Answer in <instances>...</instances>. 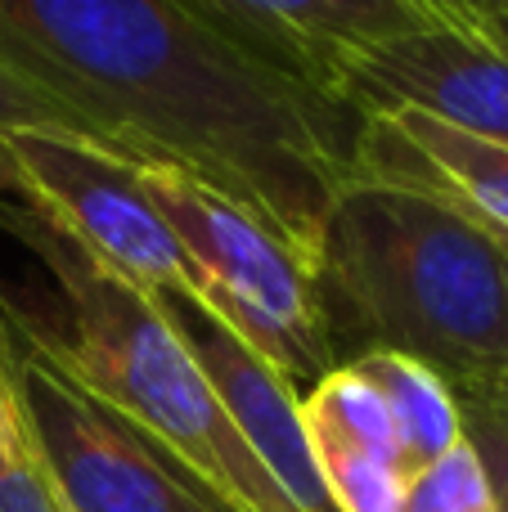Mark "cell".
<instances>
[{
  "mask_svg": "<svg viewBox=\"0 0 508 512\" xmlns=\"http://www.w3.org/2000/svg\"><path fill=\"white\" fill-rule=\"evenodd\" d=\"M23 126H41V131H72L86 135V126L77 117H68L59 104H50L45 95H36L23 77L0 63V131H23ZM95 140V135H90Z\"/></svg>",
  "mask_w": 508,
  "mask_h": 512,
  "instance_id": "15",
  "label": "cell"
},
{
  "mask_svg": "<svg viewBox=\"0 0 508 512\" xmlns=\"http://www.w3.org/2000/svg\"><path fill=\"white\" fill-rule=\"evenodd\" d=\"M14 369L27 423L68 512H234L23 333H14Z\"/></svg>",
  "mask_w": 508,
  "mask_h": 512,
  "instance_id": "5",
  "label": "cell"
},
{
  "mask_svg": "<svg viewBox=\"0 0 508 512\" xmlns=\"http://www.w3.org/2000/svg\"><path fill=\"white\" fill-rule=\"evenodd\" d=\"M432 5L450 9V14H491V9H504L508 0H432Z\"/></svg>",
  "mask_w": 508,
  "mask_h": 512,
  "instance_id": "18",
  "label": "cell"
},
{
  "mask_svg": "<svg viewBox=\"0 0 508 512\" xmlns=\"http://www.w3.org/2000/svg\"><path fill=\"white\" fill-rule=\"evenodd\" d=\"M0 135L32 189L36 212L50 216L68 239L153 297H194V265L144 194L135 171L140 162L72 131L23 126Z\"/></svg>",
  "mask_w": 508,
  "mask_h": 512,
  "instance_id": "6",
  "label": "cell"
},
{
  "mask_svg": "<svg viewBox=\"0 0 508 512\" xmlns=\"http://www.w3.org/2000/svg\"><path fill=\"white\" fill-rule=\"evenodd\" d=\"M347 369H356L360 378L383 396L410 481L419 477L423 468H432L437 459H446V454L464 441L459 396L428 364L410 360V355H396V351H374V355L351 360Z\"/></svg>",
  "mask_w": 508,
  "mask_h": 512,
  "instance_id": "11",
  "label": "cell"
},
{
  "mask_svg": "<svg viewBox=\"0 0 508 512\" xmlns=\"http://www.w3.org/2000/svg\"><path fill=\"white\" fill-rule=\"evenodd\" d=\"M459 418H464V441L473 445L491 481L495 508L508 512V396H495V391L459 396Z\"/></svg>",
  "mask_w": 508,
  "mask_h": 512,
  "instance_id": "14",
  "label": "cell"
},
{
  "mask_svg": "<svg viewBox=\"0 0 508 512\" xmlns=\"http://www.w3.org/2000/svg\"><path fill=\"white\" fill-rule=\"evenodd\" d=\"M257 68L333 99L369 50L446 23L432 0H176Z\"/></svg>",
  "mask_w": 508,
  "mask_h": 512,
  "instance_id": "7",
  "label": "cell"
},
{
  "mask_svg": "<svg viewBox=\"0 0 508 512\" xmlns=\"http://www.w3.org/2000/svg\"><path fill=\"white\" fill-rule=\"evenodd\" d=\"M0 512H68L54 490L50 468H45L32 423H27L23 396H18L5 292H0Z\"/></svg>",
  "mask_w": 508,
  "mask_h": 512,
  "instance_id": "12",
  "label": "cell"
},
{
  "mask_svg": "<svg viewBox=\"0 0 508 512\" xmlns=\"http://www.w3.org/2000/svg\"><path fill=\"white\" fill-rule=\"evenodd\" d=\"M401 512H500V508H495L491 481H486L473 445L459 441L446 459H437L410 481V495H405Z\"/></svg>",
  "mask_w": 508,
  "mask_h": 512,
  "instance_id": "13",
  "label": "cell"
},
{
  "mask_svg": "<svg viewBox=\"0 0 508 512\" xmlns=\"http://www.w3.org/2000/svg\"><path fill=\"white\" fill-rule=\"evenodd\" d=\"M27 212H36L32 189H27L23 171H18L14 153H9L5 135H0V230H14Z\"/></svg>",
  "mask_w": 508,
  "mask_h": 512,
  "instance_id": "16",
  "label": "cell"
},
{
  "mask_svg": "<svg viewBox=\"0 0 508 512\" xmlns=\"http://www.w3.org/2000/svg\"><path fill=\"white\" fill-rule=\"evenodd\" d=\"M0 63L131 162L225 189L315 252L365 117L257 68L176 0H0Z\"/></svg>",
  "mask_w": 508,
  "mask_h": 512,
  "instance_id": "1",
  "label": "cell"
},
{
  "mask_svg": "<svg viewBox=\"0 0 508 512\" xmlns=\"http://www.w3.org/2000/svg\"><path fill=\"white\" fill-rule=\"evenodd\" d=\"M356 176L401 185L455 207L508 243V149L414 108L369 113L356 140Z\"/></svg>",
  "mask_w": 508,
  "mask_h": 512,
  "instance_id": "10",
  "label": "cell"
},
{
  "mask_svg": "<svg viewBox=\"0 0 508 512\" xmlns=\"http://www.w3.org/2000/svg\"><path fill=\"white\" fill-rule=\"evenodd\" d=\"M464 18L486 36V41L500 45V50L508 54V5L504 9H491V14H464Z\"/></svg>",
  "mask_w": 508,
  "mask_h": 512,
  "instance_id": "17",
  "label": "cell"
},
{
  "mask_svg": "<svg viewBox=\"0 0 508 512\" xmlns=\"http://www.w3.org/2000/svg\"><path fill=\"white\" fill-rule=\"evenodd\" d=\"M162 310L171 315L176 333L198 355L203 373L212 378L221 405L230 409L234 427L243 432L248 450L261 459L284 499L297 512H333L324 481L315 472V454L306 441L297 391L279 373H270L221 319H212L194 297H158Z\"/></svg>",
  "mask_w": 508,
  "mask_h": 512,
  "instance_id": "9",
  "label": "cell"
},
{
  "mask_svg": "<svg viewBox=\"0 0 508 512\" xmlns=\"http://www.w3.org/2000/svg\"><path fill=\"white\" fill-rule=\"evenodd\" d=\"M140 185L194 265V301L302 396L333 369L315 310L311 256L225 189L140 162Z\"/></svg>",
  "mask_w": 508,
  "mask_h": 512,
  "instance_id": "4",
  "label": "cell"
},
{
  "mask_svg": "<svg viewBox=\"0 0 508 512\" xmlns=\"http://www.w3.org/2000/svg\"><path fill=\"white\" fill-rule=\"evenodd\" d=\"M338 104L369 113L414 108L508 149V54L464 14L369 50L347 72Z\"/></svg>",
  "mask_w": 508,
  "mask_h": 512,
  "instance_id": "8",
  "label": "cell"
},
{
  "mask_svg": "<svg viewBox=\"0 0 508 512\" xmlns=\"http://www.w3.org/2000/svg\"><path fill=\"white\" fill-rule=\"evenodd\" d=\"M504 252H508V243H504ZM495 396H508V382H504V387H500V391H495Z\"/></svg>",
  "mask_w": 508,
  "mask_h": 512,
  "instance_id": "19",
  "label": "cell"
},
{
  "mask_svg": "<svg viewBox=\"0 0 508 512\" xmlns=\"http://www.w3.org/2000/svg\"><path fill=\"white\" fill-rule=\"evenodd\" d=\"M311 283L333 369L396 351L455 396L508 382V252L455 207L351 176L324 216Z\"/></svg>",
  "mask_w": 508,
  "mask_h": 512,
  "instance_id": "2",
  "label": "cell"
},
{
  "mask_svg": "<svg viewBox=\"0 0 508 512\" xmlns=\"http://www.w3.org/2000/svg\"><path fill=\"white\" fill-rule=\"evenodd\" d=\"M9 234L50 270L59 292V315L5 297L14 333L59 360L90 396L131 418L234 512H297L248 450L212 378L153 292L95 261L45 212H27Z\"/></svg>",
  "mask_w": 508,
  "mask_h": 512,
  "instance_id": "3",
  "label": "cell"
}]
</instances>
